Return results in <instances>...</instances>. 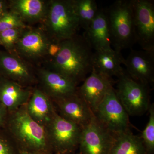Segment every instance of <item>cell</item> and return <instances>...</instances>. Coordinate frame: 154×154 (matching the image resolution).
Here are the masks:
<instances>
[{
    "mask_svg": "<svg viewBox=\"0 0 154 154\" xmlns=\"http://www.w3.org/2000/svg\"><path fill=\"white\" fill-rule=\"evenodd\" d=\"M60 45L59 52L50 60L48 69L69 78L77 85L92 71L93 48L84 35L78 34L61 42Z\"/></svg>",
    "mask_w": 154,
    "mask_h": 154,
    "instance_id": "obj_1",
    "label": "cell"
},
{
    "mask_svg": "<svg viewBox=\"0 0 154 154\" xmlns=\"http://www.w3.org/2000/svg\"><path fill=\"white\" fill-rule=\"evenodd\" d=\"M41 27L54 42L69 39L77 34L80 27L73 0L49 1Z\"/></svg>",
    "mask_w": 154,
    "mask_h": 154,
    "instance_id": "obj_2",
    "label": "cell"
},
{
    "mask_svg": "<svg viewBox=\"0 0 154 154\" xmlns=\"http://www.w3.org/2000/svg\"><path fill=\"white\" fill-rule=\"evenodd\" d=\"M113 49L121 52L136 43L131 0H117L105 10Z\"/></svg>",
    "mask_w": 154,
    "mask_h": 154,
    "instance_id": "obj_3",
    "label": "cell"
},
{
    "mask_svg": "<svg viewBox=\"0 0 154 154\" xmlns=\"http://www.w3.org/2000/svg\"><path fill=\"white\" fill-rule=\"evenodd\" d=\"M11 123L12 132L24 150L39 154L50 153L46 128L34 120L26 108L17 110Z\"/></svg>",
    "mask_w": 154,
    "mask_h": 154,
    "instance_id": "obj_4",
    "label": "cell"
},
{
    "mask_svg": "<svg viewBox=\"0 0 154 154\" xmlns=\"http://www.w3.org/2000/svg\"><path fill=\"white\" fill-rule=\"evenodd\" d=\"M50 146L56 154H70L79 147L82 128L56 112L47 125Z\"/></svg>",
    "mask_w": 154,
    "mask_h": 154,
    "instance_id": "obj_5",
    "label": "cell"
},
{
    "mask_svg": "<svg viewBox=\"0 0 154 154\" xmlns=\"http://www.w3.org/2000/svg\"><path fill=\"white\" fill-rule=\"evenodd\" d=\"M149 88L127 74L118 78L116 96L128 116L141 115L149 110Z\"/></svg>",
    "mask_w": 154,
    "mask_h": 154,
    "instance_id": "obj_6",
    "label": "cell"
},
{
    "mask_svg": "<svg viewBox=\"0 0 154 154\" xmlns=\"http://www.w3.org/2000/svg\"><path fill=\"white\" fill-rule=\"evenodd\" d=\"M94 114L101 124L113 134L129 129V116L119 100L113 87L105 94Z\"/></svg>",
    "mask_w": 154,
    "mask_h": 154,
    "instance_id": "obj_7",
    "label": "cell"
},
{
    "mask_svg": "<svg viewBox=\"0 0 154 154\" xmlns=\"http://www.w3.org/2000/svg\"><path fill=\"white\" fill-rule=\"evenodd\" d=\"M136 42L154 52V4L150 0H131Z\"/></svg>",
    "mask_w": 154,
    "mask_h": 154,
    "instance_id": "obj_8",
    "label": "cell"
},
{
    "mask_svg": "<svg viewBox=\"0 0 154 154\" xmlns=\"http://www.w3.org/2000/svg\"><path fill=\"white\" fill-rule=\"evenodd\" d=\"M53 42L42 28L28 27L16 44L14 53L31 64L48 57Z\"/></svg>",
    "mask_w": 154,
    "mask_h": 154,
    "instance_id": "obj_9",
    "label": "cell"
},
{
    "mask_svg": "<svg viewBox=\"0 0 154 154\" xmlns=\"http://www.w3.org/2000/svg\"><path fill=\"white\" fill-rule=\"evenodd\" d=\"M114 134L110 132L94 116L82 129L79 147L82 154H110Z\"/></svg>",
    "mask_w": 154,
    "mask_h": 154,
    "instance_id": "obj_10",
    "label": "cell"
},
{
    "mask_svg": "<svg viewBox=\"0 0 154 154\" xmlns=\"http://www.w3.org/2000/svg\"><path fill=\"white\" fill-rule=\"evenodd\" d=\"M0 75L23 87L32 84L35 79L31 63L6 51H0Z\"/></svg>",
    "mask_w": 154,
    "mask_h": 154,
    "instance_id": "obj_11",
    "label": "cell"
},
{
    "mask_svg": "<svg viewBox=\"0 0 154 154\" xmlns=\"http://www.w3.org/2000/svg\"><path fill=\"white\" fill-rule=\"evenodd\" d=\"M126 73L138 82L149 88L154 82V52L132 50L125 60Z\"/></svg>",
    "mask_w": 154,
    "mask_h": 154,
    "instance_id": "obj_12",
    "label": "cell"
},
{
    "mask_svg": "<svg viewBox=\"0 0 154 154\" xmlns=\"http://www.w3.org/2000/svg\"><path fill=\"white\" fill-rule=\"evenodd\" d=\"M77 93L90 107L93 113L108 91L113 87V79L92 69Z\"/></svg>",
    "mask_w": 154,
    "mask_h": 154,
    "instance_id": "obj_13",
    "label": "cell"
},
{
    "mask_svg": "<svg viewBox=\"0 0 154 154\" xmlns=\"http://www.w3.org/2000/svg\"><path fill=\"white\" fill-rule=\"evenodd\" d=\"M44 92L54 100L63 99L77 93V85L69 78L48 68L37 71Z\"/></svg>",
    "mask_w": 154,
    "mask_h": 154,
    "instance_id": "obj_14",
    "label": "cell"
},
{
    "mask_svg": "<svg viewBox=\"0 0 154 154\" xmlns=\"http://www.w3.org/2000/svg\"><path fill=\"white\" fill-rule=\"evenodd\" d=\"M54 101L58 107L59 115L82 128L88 125L94 116L90 107L77 93Z\"/></svg>",
    "mask_w": 154,
    "mask_h": 154,
    "instance_id": "obj_15",
    "label": "cell"
},
{
    "mask_svg": "<svg viewBox=\"0 0 154 154\" xmlns=\"http://www.w3.org/2000/svg\"><path fill=\"white\" fill-rule=\"evenodd\" d=\"M125 60L121 52L113 48L97 51L92 56V69L110 79L119 78L126 73L122 66Z\"/></svg>",
    "mask_w": 154,
    "mask_h": 154,
    "instance_id": "obj_16",
    "label": "cell"
},
{
    "mask_svg": "<svg viewBox=\"0 0 154 154\" xmlns=\"http://www.w3.org/2000/svg\"><path fill=\"white\" fill-rule=\"evenodd\" d=\"M84 36L95 51L112 48L111 36L105 10L99 9Z\"/></svg>",
    "mask_w": 154,
    "mask_h": 154,
    "instance_id": "obj_17",
    "label": "cell"
},
{
    "mask_svg": "<svg viewBox=\"0 0 154 154\" xmlns=\"http://www.w3.org/2000/svg\"><path fill=\"white\" fill-rule=\"evenodd\" d=\"M49 1L11 0L9 10L17 14L24 23L42 22L45 17Z\"/></svg>",
    "mask_w": 154,
    "mask_h": 154,
    "instance_id": "obj_18",
    "label": "cell"
},
{
    "mask_svg": "<svg viewBox=\"0 0 154 154\" xmlns=\"http://www.w3.org/2000/svg\"><path fill=\"white\" fill-rule=\"evenodd\" d=\"M30 91L14 81L0 79V103L7 110H17L30 99Z\"/></svg>",
    "mask_w": 154,
    "mask_h": 154,
    "instance_id": "obj_19",
    "label": "cell"
},
{
    "mask_svg": "<svg viewBox=\"0 0 154 154\" xmlns=\"http://www.w3.org/2000/svg\"><path fill=\"white\" fill-rule=\"evenodd\" d=\"M26 109L34 120L44 126L49 123L55 112L49 97L38 89L31 94Z\"/></svg>",
    "mask_w": 154,
    "mask_h": 154,
    "instance_id": "obj_20",
    "label": "cell"
},
{
    "mask_svg": "<svg viewBox=\"0 0 154 154\" xmlns=\"http://www.w3.org/2000/svg\"><path fill=\"white\" fill-rule=\"evenodd\" d=\"M110 154H146L140 137L129 129L114 134V140Z\"/></svg>",
    "mask_w": 154,
    "mask_h": 154,
    "instance_id": "obj_21",
    "label": "cell"
},
{
    "mask_svg": "<svg viewBox=\"0 0 154 154\" xmlns=\"http://www.w3.org/2000/svg\"><path fill=\"white\" fill-rule=\"evenodd\" d=\"M80 27L87 30L96 17L99 8L95 0H73Z\"/></svg>",
    "mask_w": 154,
    "mask_h": 154,
    "instance_id": "obj_22",
    "label": "cell"
},
{
    "mask_svg": "<svg viewBox=\"0 0 154 154\" xmlns=\"http://www.w3.org/2000/svg\"><path fill=\"white\" fill-rule=\"evenodd\" d=\"M149 121L140 137L146 154H154V105L152 104L149 108Z\"/></svg>",
    "mask_w": 154,
    "mask_h": 154,
    "instance_id": "obj_23",
    "label": "cell"
},
{
    "mask_svg": "<svg viewBox=\"0 0 154 154\" xmlns=\"http://www.w3.org/2000/svg\"><path fill=\"white\" fill-rule=\"evenodd\" d=\"M26 28L9 29L0 32V44L6 51L14 53L16 44Z\"/></svg>",
    "mask_w": 154,
    "mask_h": 154,
    "instance_id": "obj_24",
    "label": "cell"
},
{
    "mask_svg": "<svg viewBox=\"0 0 154 154\" xmlns=\"http://www.w3.org/2000/svg\"><path fill=\"white\" fill-rule=\"evenodd\" d=\"M28 27L17 14L9 11L0 19V32L15 28Z\"/></svg>",
    "mask_w": 154,
    "mask_h": 154,
    "instance_id": "obj_25",
    "label": "cell"
},
{
    "mask_svg": "<svg viewBox=\"0 0 154 154\" xmlns=\"http://www.w3.org/2000/svg\"><path fill=\"white\" fill-rule=\"evenodd\" d=\"M61 42H53L48 48V57H50V60L53 58L57 55L60 49Z\"/></svg>",
    "mask_w": 154,
    "mask_h": 154,
    "instance_id": "obj_26",
    "label": "cell"
},
{
    "mask_svg": "<svg viewBox=\"0 0 154 154\" xmlns=\"http://www.w3.org/2000/svg\"><path fill=\"white\" fill-rule=\"evenodd\" d=\"M0 154H14L13 149L5 141L0 139Z\"/></svg>",
    "mask_w": 154,
    "mask_h": 154,
    "instance_id": "obj_27",
    "label": "cell"
},
{
    "mask_svg": "<svg viewBox=\"0 0 154 154\" xmlns=\"http://www.w3.org/2000/svg\"><path fill=\"white\" fill-rule=\"evenodd\" d=\"M8 11V2L0 0V19Z\"/></svg>",
    "mask_w": 154,
    "mask_h": 154,
    "instance_id": "obj_28",
    "label": "cell"
},
{
    "mask_svg": "<svg viewBox=\"0 0 154 154\" xmlns=\"http://www.w3.org/2000/svg\"><path fill=\"white\" fill-rule=\"evenodd\" d=\"M7 109L0 103V125H1L5 120V117Z\"/></svg>",
    "mask_w": 154,
    "mask_h": 154,
    "instance_id": "obj_29",
    "label": "cell"
},
{
    "mask_svg": "<svg viewBox=\"0 0 154 154\" xmlns=\"http://www.w3.org/2000/svg\"><path fill=\"white\" fill-rule=\"evenodd\" d=\"M19 154H39L33 152L29 151L26 150H22L20 152Z\"/></svg>",
    "mask_w": 154,
    "mask_h": 154,
    "instance_id": "obj_30",
    "label": "cell"
},
{
    "mask_svg": "<svg viewBox=\"0 0 154 154\" xmlns=\"http://www.w3.org/2000/svg\"><path fill=\"white\" fill-rule=\"evenodd\" d=\"M46 154H51V153H48Z\"/></svg>",
    "mask_w": 154,
    "mask_h": 154,
    "instance_id": "obj_31",
    "label": "cell"
},
{
    "mask_svg": "<svg viewBox=\"0 0 154 154\" xmlns=\"http://www.w3.org/2000/svg\"><path fill=\"white\" fill-rule=\"evenodd\" d=\"M81 154V153H79V154Z\"/></svg>",
    "mask_w": 154,
    "mask_h": 154,
    "instance_id": "obj_32",
    "label": "cell"
},
{
    "mask_svg": "<svg viewBox=\"0 0 154 154\" xmlns=\"http://www.w3.org/2000/svg\"><path fill=\"white\" fill-rule=\"evenodd\" d=\"M0 45H1V44H0Z\"/></svg>",
    "mask_w": 154,
    "mask_h": 154,
    "instance_id": "obj_33",
    "label": "cell"
}]
</instances>
